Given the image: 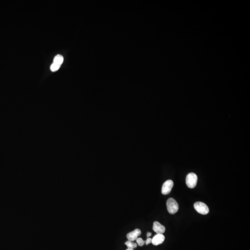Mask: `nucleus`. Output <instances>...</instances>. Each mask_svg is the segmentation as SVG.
I'll use <instances>...</instances> for the list:
<instances>
[{"label": "nucleus", "mask_w": 250, "mask_h": 250, "mask_svg": "<svg viewBox=\"0 0 250 250\" xmlns=\"http://www.w3.org/2000/svg\"><path fill=\"white\" fill-rule=\"evenodd\" d=\"M167 208L170 214H175L179 210V205L177 201L172 198H169L167 201Z\"/></svg>", "instance_id": "nucleus-1"}, {"label": "nucleus", "mask_w": 250, "mask_h": 250, "mask_svg": "<svg viewBox=\"0 0 250 250\" xmlns=\"http://www.w3.org/2000/svg\"><path fill=\"white\" fill-rule=\"evenodd\" d=\"M63 61V58L61 55L56 56L53 59V63L51 65L50 69L51 71L55 72L59 70Z\"/></svg>", "instance_id": "nucleus-2"}, {"label": "nucleus", "mask_w": 250, "mask_h": 250, "mask_svg": "<svg viewBox=\"0 0 250 250\" xmlns=\"http://www.w3.org/2000/svg\"><path fill=\"white\" fill-rule=\"evenodd\" d=\"M198 178L196 175L194 173L188 174L186 179V182L187 186L190 189H193L197 185Z\"/></svg>", "instance_id": "nucleus-3"}, {"label": "nucleus", "mask_w": 250, "mask_h": 250, "mask_svg": "<svg viewBox=\"0 0 250 250\" xmlns=\"http://www.w3.org/2000/svg\"><path fill=\"white\" fill-rule=\"evenodd\" d=\"M194 208L195 210L201 214H204L206 215L209 212L210 210L208 208L207 205H206V204L204 203H202L201 201H198L194 204Z\"/></svg>", "instance_id": "nucleus-4"}, {"label": "nucleus", "mask_w": 250, "mask_h": 250, "mask_svg": "<svg viewBox=\"0 0 250 250\" xmlns=\"http://www.w3.org/2000/svg\"><path fill=\"white\" fill-rule=\"evenodd\" d=\"M173 185H174V183L172 180H168L165 181L162 186V194L164 195L169 194L172 190Z\"/></svg>", "instance_id": "nucleus-5"}, {"label": "nucleus", "mask_w": 250, "mask_h": 250, "mask_svg": "<svg viewBox=\"0 0 250 250\" xmlns=\"http://www.w3.org/2000/svg\"><path fill=\"white\" fill-rule=\"evenodd\" d=\"M141 234V231L139 229H136L134 231L130 232L127 235V239L129 241H134L136 240L138 237Z\"/></svg>", "instance_id": "nucleus-6"}, {"label": "nucleus", "mask_w": 250, "mask_h": 250, "mask_svg": "<svg viewBox=\"0 0 250 250\" xmlns=\"http://www.w3.org/2000/svg\"><path fill=\"white\" fill-rule=\"evenodd\" d=\"M165 237L163 234H157L152 239V243L154 246H158L164 242Z\"/></svg>", "instance_id": "nucleus-7"}, {"label": "nucleus", "mask_w": 250, "mask_h": 250, "mask_svg": "<svg viewBox=\"0 0 250 250\" xmlns=\"http://www.w3.org/2000/svg\"><path fill=\"white\" fill-rule=\"evenodd\" d=\"M153 230L157 234H163L165 232V228L159 222L155 221L153 223Z\"/></svg>", "instance_id": "nucleus-8"}, {"label": "nucleus", "mask_w": 250, "mask_h": 250, "mask_svg": "<svg viewBox=\"0 0 250 250\" xmlns=\"http://www.w3.org/2000/svg\"><path fill=\"white\" fill-rule=\"evenodd\" d=\"M125 244L127 247V249H134L137 247V244H136V243H135L132 241H129V240L127 241L125 243Z\"/></svg>", "instance_id": "nucleus-9"}, {"label": "nucleus", "mask_w": 250, "mask_h": 250, "mask_svg": "<svg viewBox=\"0 0 250 250\" xmlns=\"http://www.w3.org/2000/svg\"><path fill=\"white\" fill-rule=\"evenodd\" d=\"M136 242L139 246L140 247H142L144 246L145 243V241L143 240V239L141 238H138L136 240Z\"/></svg>", "instance_id": "nucleus-10"}, {"label": "nucleus", "mask_w": 250, "mask_h": 250, "mask_svg": "<svg viewBox=\"0 0 250 250\" xmlns=\"http://www.w3.org/2000/svg\"><path fill=\"white\" fill-rule=\"evenodd\" d=\"M152 239L150 238H147V240H146V241H145V243L146 245H148V244H149L151 243H152Z\"/></svg>", "instance_id": "nucleus-11"}, {"label": "nucleus", "mask_w": 250, "mask_h": 250, "mask_svg": "<svg viewBox=\"0 0 250 250\" xmlns=\"http://www.w3.org/2000/svg\"><path fill=\"white\" fill-rule=\"evenodd\" d=\"M151 235H152V233H149H149H147V236L148 238H149L150 237Z\"/></svg>", "instance_id": "nucleus-12"}, {"label": "nucleus", "mask_w": 250, "mask_h": 250, "mask_svg": "<svg viewBox=\"0 0 250 250\" xmlns=\"http://www.w3.org/2000/svg\"><path fill=\"white\" fill-rule=\"evenodd\" d=\"M126 250H134L133 249H127Z\"/></svg>", "instance_id": "nucleus-13"}]
</instances>
